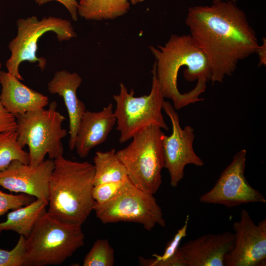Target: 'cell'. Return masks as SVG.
<instances>
[{
    "label": "cell",
    "instance_id": "1",
    "mask_svg": "<svg viewBox=\"0 0 266 266\" xmlns=\"http://www.w3.org/2000/svg\"><path fill=\"white\" fill-rule=\"evenodd\" d=\"M185 24L208 60L212 83L231 76L259 46L245 13L231 0L190 7Z\"/></svg>",
    "mask_w": 266,
    "mask_h": 266
},
{
    "label": "cell",
    "instance_id": "2",
    "mask_svg": "<svg viewBox=\"0 0 266 266\" xmlns=\"http://www.w3.org/2000/svg\"><path fill=\"white\" fill-rule=\"evenodd\" d=\"M156 74L165 98L175 110L202 101L211 74L208 60L191 34H171L163 45L149 46Z\"/></svg>",
    "mask_w": 266,
    "mask_h": 266
},
{
    "label": "cell",
    "instance_id": "3",
    "mask_svg": "<svg viewBox=\"0 0 266 266\" xmlns=\"http://www.w3.org/2000/svg\"><path fill=\"white\" fill-rule=\"evenodd\" d=\"M54 160L47 212L61 222L81 226L93 211L95 201L94 165L67 160L63 156Z\"/></svg>",
    "mask_w": 266,
    "mask_h": 266
},
{
    "label": "cell",
    "instance_id": "4",
    "mask_svg": "<svg viewBox=\"0 0 266 266\" xmlns=\"http://www.w3.org/2000/svg\"><path fill=\"white\" fill-rule=\"evenodd\" d=\"M84 244L81 226L61 222L46 211L25 237L24 266L62 264Z\"/></svg>",
    "mask_w": 266,
    "mask_h": 266
},
{
    "label": "cell",
    "instance_id": "5",
    "mask_svg": "<svg viewBox=\"0 0 266 266\" xmlns=\"http://www.w3.org/2000/svg\"><path fill=\"white\" fill-rule=\"evenodd\" d=\"M57 108V103L53 101L47 109L29 111L16 118L17 141L22 148L28 146L31 166L42 163L46 155L52 160L63 156L62 139L67 132L62 127L66 118Z\"/></svg>",
    "mask_w": 266,
    "mask_h": 266
},
{
    "label": "cell",
    "instance_id": "6",
    "mask_svg": "<svg viewBox=\"0 0 266 266\" xmlns=\"http://www.w3.org/2000/svg\"><path fill=\"white\" fill-rule=\"evenodd\" d=\"M164 135L160 127L150 125L135 135L128 145L116 151L117 157L127 169L130 182L137 188L153 195L162 183Z\"/></svg>",
    "mask_w": 266,
    "mask_h": 266
},
{
    "label": "cell",
    "instance_id": "7",
    "mask_svg": "<svg viewBox=\"0 0 266 266\" xmlns=\"http://www.w3.org/2000/svg\"><path fill=\"white\" fill-rule=\"evenodd\" d=\"M151 72L152 86L149 95L135 97L133 89L129 92L124 83H120L119 93L113 96L116 103L114 114L120 143L131 139L150 125L168 130L162 112L165 98L157 78L154 64Z\"/></svg>",
    "mask_w": 266,
    "mask_h": 266
},
{
    "label": "cell",
    "instance_id": "8",
    "mask_svg": "<svg viewBox=\"0 0 266 266\" xmlns=\"http://www.w3.org/2000/svg\"><path fill=\"white\" fill-rule=\"evenodd\" d=\"M16 24L17 34L8 44L11 54L5 66L9 73L20 81L24 79L19 72V67L24 61L37 63L41 71L45 69L46 60L36 55L38 40L44 34L53 32L60 42L77 36L70 22L61 18L48 16L39 20L36 16H32L19 19Z\"/></svg>",
    "mask_w": 266,
    "mask_h": 266
},
{
    "label": "cell",
    "instance_id": "9",
    "mask_svg": "<svg viewBox=\"0 0 266 266\" xmlns=\"http://www.w3.org/2000/svg\"><path fill=\"white\" fill-rule=\"evenodd\" d=\"M153 195L137 188L128 179L109 201L103 204L94 201L93 210L103 224L133 222L142 225L148 231L157 225L165 227L162 210Z\"/></svg>",
    "mask_w": 266,
    "mask_h": 266
},
{
    "label": "cell",
    "instance_id": "10",
    "mask_svg": "<svg viewBox=\"0 0 266 266\" xmlns=\"http://www.w3.org/2000/svg\"><path fill=\"white\" fill-rule=\"evenodd\" d=\"M246 153L243 149L233 156L214 187L200 197V202L222 204L228 208L248 203L266 202L265 197L252 188L245 178Z\"/></svg>",
    "mask_w": 266,
    "mask_h": 266
},
{
    "label": "cell",
    "instance_id": "11",
    "mask_svg": "<svg viewBox=\"0 0 266 266\" xmlns=\"http://www.w3.org/2000/svg\"><path fill=\"white\" fill-rule=\"evenodd\" d=\"M163 109L170 119L172 129L171 134H165L163 139L164 167L169 173L170 186L176 187L183 178L187 165L201 166L204 162L194 150V129L189 126L181 127L178 114L170 102L164 101Z\"/></svg>",
    "mask_w": 266,
    "mask_h": 266
},
{
    "label": "cell",
    "instance_id": "12",
    "mask_svg": "<svg viewBox=\"0 0 266 266\" xmlns=\"http://www.w3.org/2000/svg\"><path fill=\"white\" fill-rule=\"evenodd\" d=\"M233 248L225 259V266H264L266 262V220L256 224L247 210L233 225Z\"/></svg>",
    "mask_w": 266,
    "mask_h": 266
},
{
    "label": "cell",
    "instance_id": "13",
    "mask_svg": "<svg viewBox=\"0 0 266 266\" xmlns=\"http://www.w3.org/2000/svg\"><path fill=\"white\" fill-rule=\"evenodd\" d=\"M54 160L48 159L35 166L13 161L0 172V186L11 192L21 193L48 201L50 179Z\"/></svg>",
    "mask_w": 266,
    "mask_h": 266
},
{
    "label": "cell",
    "instance_id": "14",
    "mask_svg": "<svg viewBox=\"0 0 266 266\" xmlns=\"http://www.w3.org/2000/svg\"><path fill=\"white\" fill-rule=\"evenodd\" d=\"M234 241V233L229 232L207 234L187 241L178 250L186 266H225Z\"/></svg>",
    "mask_w": 266,
    "mask_h": 266
},
{
    "label": "cell",
    "instance_id": "15",
    "mask_svg": "<svg viewBox=\"0 0 266 266\" xmlns=\"http://www.w3.org/2000/svg\"><path fill=\"white\" fill-rule=\"evenodd\" d=\"M116 122L112 103L99 112L86 110L80 120L75 139L77 155L82 158L87 157L93 148L106 140Z\"/></svg>",
    "mask_w": 266,
    "mask_h": 266
},
{
    "label": "cell",
    "instance_id": "16",
    "mask_svg": "<svg viewBox=\"0 0 266 266\" xmlns=\"http://www.w3.org/2000/svg\"><path fill=\"white\" fill-rule=\"evenodd\" d=\"M82 82L76 72L65 70L57 71L48 82L47 88L51 94H58L64 100L69 118L68 146L75 149V139L80 120L86 111V106L77 96V90Z\"/></svg>",
    "mask_w": 266,
    "mask_h": 266
},
{
    "label": "cell",
    "instance_id": "17",
    "mask_svg": "<svg viewBox=\"0 0 266 266\" xmlns=\"http://www.w3.org/2000/svg\"><path fill=\"white\" fill-rule=\"evenodd\" d=\"M0 84L1 103L16 118L44 108L49 104L47 96L27 87L8 72L0 70Z\"/></svg>",
    "mask_w": 266,
    "mask_h": 266
},
{
    "label": "cell",
    "instance_id": "18",
    "mask_svg": "<svg viewBox=\"0 0 266 266\" xmlns=\"http://www.w3.org/2000/svg\"><path fill=\"white\" fill-rule=\"evenodd\" d=\"M48 201L36 199L25 207L9 212L6 220L0 223V235L3 231H13L27 237L38 219L46 211Z\"/></svg>",
    "mask_w": 266,
    "mask_h": 266
},
{
    "label": "cell",
    "instance_id": "19",
    "mask_svg": "<svg viewBox=\"0 0 266 266\" xmlns=\"http://www.w3.org/2000/svg\"><path fill=\"white\" fill-rule=\"evenodd\" d=\"M130 3L129 0H80L77 13L87 20H112L126 14Z\"/></svg>",
    "mask_w": 266,
    "mask_h": 266
},
{
    "label": "cell",
    "instance_id": "20",
    "mask_svg": "<svg viewBox=\"0 0 266 266\" xmlns=\"http://www.w3.org/2000/svg\"><path fill=\"white\" fill-rule=\"evenodd\" d=\"M94 163V185L128 179L127 169L117 157L115 149L96 152Z\"/></svg>",
    "mask_w": 266,
    "mask_h": 266
},
{
    "label": "cell",
    "instance_id": "21",
    "mask_svg": "<svg viewBox=\"0 0 266 266\" xmlns=\"http://www.w3.org/2000/svg\"><path fill=\"white\" fill-rule=\"evenodd\" d=\"M16 160L27 164L29 163V153L19 145L16 132L0 133V172Z\"/></svg>",
    "mask_w": 266,
    "mask_h": 266
},
{
    "label": "cell",
    "instance_id": "22",
    "mask_svg": "<svg viewBox=\"0 0 266 266\" xmlns=\"http://www.w3.org/2000/svg\"><path fill=\"white\" fill-rule=\"evenodd\" d=\"M115 262L114 249L107 239H99L93 244L85 256L84 266H113Z\"/></svg>",
    "mask_w": 266,
    "mask_h": 266
},
{
    "label": "cell",
    "instance_id": "23",
    "mask_svg": "<svg viewBox=\"0 0 266 266\" xmlns=\"http://www.w3.org/2000/svg\"><path fill=\"white\" fill-rule=\"evenodd\" d=\"M189 215H187L184 225L177 231L172 239L166 246L164 253L161 255L154 254L153 259H145L140 256L139 264L145 266H160V264L172 257L176 252L181 240L187 236V231L189 220Z\"/></svg>",
    "mask_w": 266,
    "mask_h": 266
},
{
    "label": "cell",
    "instance_id": "24",
    "mask_svg": "<svg viewBox=\"0 0 266 266\" xmlns=\"http://www.w3.org/2000/svg\"><path fill=\"white\" fill-rule=\"evenodd\" d=\"M25 256V237L20 235L15 246L11 250L0 247V266H24Z\"/></svg>",
    "mask_w": 266,
    "mask_h": 266
},
{
    "label": "cell",
    "instance_id": "25",
    "mask_svg": "<svg viewBox=\"0 0 266 266\" xmlns=\"http://www.w3.org/2000/svg\"><path fill=\"white\" fill-rule=\"evenodd\" d=\"M128 180L94 185L92 196L95 201L99 204L107 202L117 194Z\"/></svg>",
    "mask_w": 266,
    "mask_h": 266
},
{
    "label": "cell",
    "instance_id": "26",
    "mask_svg": "<svg viewBox=\"0 0 266 266\" xmlns=\"http://www.w3.org/2000/svg\"><path fill=\"white\" fill-rule=\"evenodd\" d=\"M34 200V197L25 194L14 195L0 191V216L10 209L26 205Z\"/></svg>",
    "mask_w": 266,
    "mask_h": 266
},
{
    "label": "cell",
    "instance_id": "27",
    "mask_svg": "<svg viewBox=\"0 0 266 266\" xmlns=\"http://www.w3.org/2000/svg\"><path fill=\"white\" fill-rule=\"evenodd\" d=\"M0 63V71L1 70ZM16 118L3 106L0 100V133L8 131H16Z\"/></svg>",
    "mask_w": 266,
    "mask_h": 266
},
{
    "label": "cell",
    "instance_id": "28",
    "mask_svg": "<svg viewBox=\"0 0 266 266\" xmlns=\"http://www.w3.org/2000/svg\"><path fill=\"white\" fill-rule=\"evenodd\" d=\"M36 3L42 5L52 1H56L62 3L68 10L72 19L76 21L78 20L77 8L78 1L77 0H34Z\"/></svg>",
    "mask_w": 266,
    "mask_h": 266
},
{
    "label": "cell",
    "instance_id": "29",
    "mask_svg": "<svg viewBox=\"0 0 266 266\" xmlns=\"http://www.w3.org/2000/svg\"><path fill=\"white\" fill-rule=\"evenodd\" d=\"M263 44L259 46L256 53L258 55L259 58V66L266 65V38H263Z\"/></svg>",
    "mask_w": 266,
    "mask_h": 266
},
{
    "label": "cell",
    "instance_id": "30",
    "mask_svg": "<svg viewBox=\"0 0 266 266\" xmlns=\"http://www.w3.org/2000/svg\"><path fill=\"white\" fill-rule=\"evenodd\" d=\"M130 2L133 4H136L144 1L145 0H129Z\"/></svg>",
    "mask_w": 266,
    "mask_h": 266
},
{
    "label": "cell",
    "instance_id": "31",
    "mask_svg": "<svg viewBox=\"0 0 266 266\" xmlns=\"http://www.w3.org/2000/svg\"><path fill=\"white\" fill-rule=\"evenodd\" d=\"M222 0H213V3L219 2V1H222ZM232 0L234 3H236L237 0Z\"/></svg>",
    "mask_w": 266,
    "mask_h": 266
}]
</instances>
